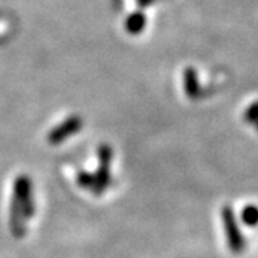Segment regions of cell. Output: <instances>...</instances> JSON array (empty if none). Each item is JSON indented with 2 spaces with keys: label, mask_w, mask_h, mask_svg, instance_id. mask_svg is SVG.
<instances>
[{
  "label": "cell",
  "mask_w": 258,
  "mask_h": 258,
  "mask_svg": "<svg viewBox=\"0 0 258 258\" xmlns=\"http://www.w3.org/2000/svg\"><path fill=\"white\" fill-rule=\"evenodd\" d=\"M245 119L248 120V122L258 120V101L254 102L252 105H249V108L245 112Z\"/></svg>",
  "instance_id": "obj_2"
},
{
  "label": "cell",
  "mask_w": 258,
  "mask_h": 258,
  "mask_svg": "<svg viewBox=\"0 0 258 258\" xmlns=\"http://www.w3.org/2000/svg\"><path fill=\"white\" fill-rule=\"evenodd\" d=\"M185 86H186V93L192 98L200 92V83H198L197 72L191 68L186 69V72H185Z\"/></svg>",
  "instance_id": "obj_1"
}]
</instances>
